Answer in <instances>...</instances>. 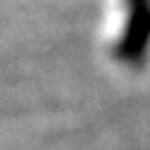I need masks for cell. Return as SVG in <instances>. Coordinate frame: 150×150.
Instances as JSON below:
<instances>
[{"label": "cell", "instance_id": "obj_1", "mask_svg": "<svg viewBox=\"0 0 150 150\" xmlns=\"http://www.w3.org/2000/svg\"><path fill=\"white\" fill-rule=\"evenodd\" d=\"M148 35H150V10L140 8V10L133 13L130 25H128V30H125V38H123V55H128V58L138 55L140 50L145 48V43H148Z\"/></svg>", "mask_w": 150, "mask_h": 150}, {"label": "cell", "instance_id": "obj_2", "mask_svg": "<svg viewBox=\"0 0 150 150\" xmlns=\"http://www.w3.org/2000/svg\"><path fill=\"white\" fill-rule=\"evenodd\" d=\"M133 3H138V0H133Z\"/></svg>", "mask_w": 150, "mask_h": 150}]
</instances>
